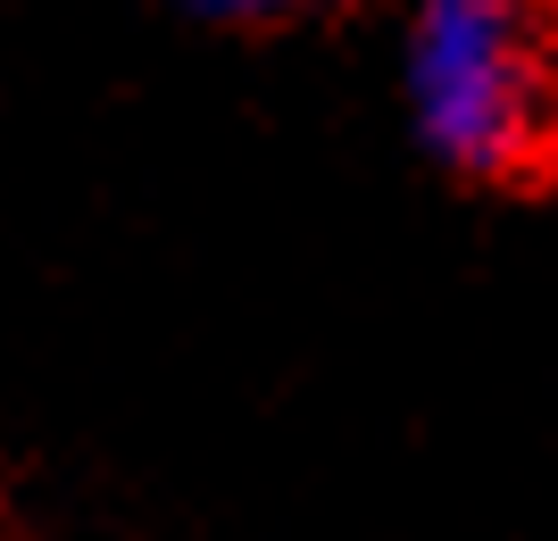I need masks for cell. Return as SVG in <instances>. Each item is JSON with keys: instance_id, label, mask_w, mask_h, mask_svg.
Returning a JSON list of instances; mask_svg holds the SVG:
<instances>
[{"instance_id": "1", "label": "cell", "mask_w": 558, "mask_h": 541, "mask_svg": "<svg viewBox=\"0 0 558 541\" xmlns=\"http://www.w3.org/2000/svg\"><path fill=\"white\" fill-rule=\"evenodd\" d=\"M417 125L466 175H509L534 159V59L517 42V17L492 0H442L417 17L409 50Z\"/></svg>"}]
</instances>
